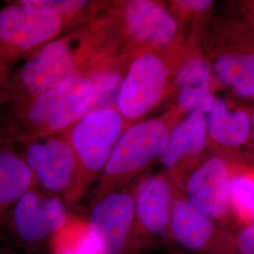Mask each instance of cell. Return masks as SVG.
Returning a JSON list of instances; mask_svg holds the SVG:
<instances>
[{"label": "cell", "instance_id": "6da1fadb", "mask_svg": "<svg viewBox=\"0 0 254 254\" xmlns=\"http://www.w3.org/2000/svg\"><path fill=\"white\" fill-rule=\"evenodd\" d=\"M124 39L110 1L83 26L58 37L12 67L1 82L3 105L34 97L118 53Z\"/></svg>", "mask_w": 254, "mask_h": 254}, {"label": "cell", "instance_id": "7a4b0ae2", "mask_svg": "<svg viewBox=\"0 0 254 254\" xmlns=\"http://www.w3.org/2000/svg\"><path fill=\"white\" fill-rule=\"evenodd\" d=\"M94 89L84 74L53 89L0 107V138L13 143L67 131L93 109Z\"/></svg>", "mask_w": 254, "mask_h": 254}, {"label": "cell", "instance_id": "3957f363", "mask_svg": "<svg viewBox=\"0 0 254 254\" xmlns=\"http://www.w3.org/2000/svg\"><path fill=\"white\" fill-rule=\"evenodd\" d=\"M195 42L196 35L191 34L178 44L146 50L131 61L115 98L116 109L131 125L173 97L178 73Z\"/></svg>", "mask_w": 254, "mask_h": 254}, {"label": "cell", "instance_id": "277c9868", "mask_svg": "<svg viewBox=\"0 0 254 254\" xmlns=\"http://www.w3.org/2000/svg\"><path fill=\"white\" fill-rule=\"evenodd\" d=\"M186 115L170 106L161 115L145 118L127 127L119 137L92 190L96 201L111 192L125 189L164 154L170 135Z\"/></svg>", "mask_w": 254, "mask_h": 254}, {"label": "cell", "instance_id": "5b68a950", "mask_svg": "<svg viewBox=\"0 0 254 254\" xmlns=\"http://www.w3.org/2000/svg\"><path fill=\"white\" fill-rule=\"evenodd\" d=\"M130 125L115 106H109L89 111L69 129L76 178L64 200L68 208L77 204L98 180L119 137Z\"/></svg>", "mask_w": 254, "mask_h": 254}, {"label": "cell", "instance_id": "8992f818", "mask_svg": "<svg viewBox=\"0 0 254 254\" xmlns=\"http://www.w3.org/2000/svg\"><path fill=\"white\" fill-rule=\"evenodd\" d=\"M0 7V77L41 47L73 29L52 10L38 9L20 0Z\"/></svg>", "mask_w": 254, "mask_h": 254}, {"label": "cell", "instance_id": "52a82bcc", "mask_svg": "<svg viewBox=\"0 0 254 254\" xmlns=\"http://www.w3.org/2000/svg\"><path fill=\"white\" fill-rule=\"evenodd\" d=\"M123 34L119 53L132 59L146 50L185 41V27L168 2L155 0L110 1Z\"/></svg>", "mask_w": 254, "mask_h": 254}, {"label": "cell", "instance_id": "ba28073f", "mask_svg": "<svg viewBox=\"0 0 254 254\" xmlns=\"http://www.w3.org/2000/svg\"><path fill=\"white\" fill-rule=\"evenodd\" d=\"M202 49L217 86L227 87L238 97L254 100V27L232 21L214 31Z\"/></svg>", "mask_w": 254, "mask_h": 254}, {"label": "cell", "instance_id": "9c48e42d", "mask_svg": "<svg viewBox=\"0 0 254 254\" xmlns=\"http://www.w3.org/2000/svg\"><path fill=\"white\" fill-rule=\"evenodd\" d=\"M243 154L210 149L186 182L183 194L219 225L234 230L230 187L234 165Z\"/></svg>", "mask_w": 254, "mask_h": 254}, {"label": "cell", "instance_id": "30bf717a", "mask_svg": "<svg viewBox=\"0 0 254 254\" xmlns=\"http://www.w3.org/2000/svg\"><path fill=\"white\" fill-rule=\"evenodd\" d=\"M15 144L37 185L64 201L66 200L76 178V160L69 129Z\"/></svg>", "mask_w": 254, "mask_h": 254}, {"label": "cell", "instance_id": "8fae6325", "mask_svg": "<svg viewBox=\"0 0 254 254\" xmlns=\"http://www.w3.org/2000/svg\"><path fill=\"white\" fill-rule=\"evenodd\" d=\"M175 189L163 173L145 176L133 190L134 223L127 254H142L169 237Z\"/></svg>", "mask_w": 254, "mask_h": 254}, {"label": "cell", "instance_id": "7c38bea8", "mask_svg": "<svg viewBox=\"0 0 254 254\" xmlns=\"http://www.w3.org/2000/svg\"><path fill=\"white\" fill-rule=\"evenodd\" d=\"M69 215L61 197L35 184L13 205L5 227H9L18 244L33 249L63 227Z\"/></svg>", "mask_w": 254, "mask_h": 254}, {"label": "cell", "instance_id": "4fadbf2b", "mask_svg": "<svg viewBox=\"0 0 254 254\" xmlns=\"http://www.w3.org/2000/svg\"><path fill=\"white\" fill-rule=\"evenodd\" d=\"M205 114L195 111L173 128L167 148L160 157L166 177L183 193L186 182L208 151Z\"/></svg>", "mask_w": 254, "mask_h": 254}, {"label": "cell", "instance_id": "5bb4252c", "mask_svg": "<svg viewBox=\"0 0 254 254\" xmlns=\"http://www.w3.org/2000/svg\"><path fill=\"white\" fill-rule=\"evenodd\" d=\"M233 231L219 225L175 190L169 237L195 254H220Z\"/></svg>", "mask_w": 254, "mask_h": 254}, {"label": "cell", "instance_id": "9a60e30c", "mask_svg": "<svg viewBox=\"0 0 254 254\" xmlns=\"http://www.w3.org/2000/svg\"><path fill=\"white\" fill-rule=\"evenodd\" d=\"M88 222L103 254H127L134 223L133 190L123 189L94 201Z\"/></svg>", "mask_w": 254, "mask_h": 254}, {"label": "cell", "instance_id": "2e32d148", "mask_svg": "<svg viewBox=\"0 0 254 254\" xmlns=\"http://www.w3.org/2000/svg\"><path fill=\"white\" fill-rule=\"evenodd\" d=\"M215 90L211 66L196 36V42L177 75L171 106L186 116L195 111L206 114L217 99Z\"/></svg>", "mask_w": 254, "mask_h": 254}, {"label": "cell", "instance_id": "e0dca14e", "mask_svg": "<svg viewBox=\"0 0 254 254\" xmlns=\"http://www.w3.org/2000/svg\"><path fill=\"white\" fill-rule=\"evenodd\" d=\"M252 112L217 98L205 114L210 149L240 153L242 147H248L252 135Z\"/></svg>", "mask_w": 254, "mask_h": 254}, {"label": "cell", "instance_id": "ac0fdd59", "mask_svg": "<svg viewBox=\"0 0 254 254\" xmlns=\"http://www.w3.org/2000/svg\"><path fill=\"white\" fill-rule=\"evenodd\" d=\"M35 184L16 144L0 138V232L13 205Z\"/></svg>", "mask_w": 254, "mask_h": 254}, {"label": "cell", "instance_id": "d6986e66", "mask_svg": "<svg viewBox=\"0 0 254 254\" xmlns=\"http://www.w3.org/2000/svg\"><path fill=\"white\" fill-rule=\"evenodd\" d=\"M51 254H103L88 219L70 214L65 224L48 239Z\"/></svg>", "mask_w": 254, "mask_h": 254}, {"label": "cell", "instance_id": "ffe728a7", "mask_svg": "<svg viewBox=\"0 0 254 254\" xmlns=\"http://www.w3.org/2000/svg\"><path fill=\"white\" fill-rule=\"evenodd\" d=\"M234 224L244 227L254 222V166L241 155L234 165L230 187Z\"/></svg>", "mask_w": 254, "mask_h": 254}, {"label": "cell", "instance_id": "44dd1931", "mask_svg": "<svg viewBox=\"0 0 254 254\" xmlns=\"http://www.w3.org/2000/svg\"><path fill=\"white\" fill-rule=\"evenodd\" d=\"M132 60V58L118 52L96 64L84 74L91 80L94 89L93 109L109 107V98L113 97L115 101Z\"/></svg>", "mask_w": 254, "mask_h": 254}, {"label": "cell", "instance_id": "7402d4cb", "mask_svg": "<svg viewBox=\"0 0 254 254\" xmlns=\"http://www.w3.org/2000/svg\"><path fill=\"white\" fill-rule=\"evenodd\" d=\"M168 5L185 27L186 21L200 19L209 12L215 5V2L212 0H173L169 1Z\"/></svg>", "mask_w": 254, "mask_h": 254}, {"label": "cell", "instance_id": "603a6c76", "mask_svg": "<svg viewBox=\"0 0 254 254\" xmlns=\"http://www.w3.org/2000/svg\"><path fill=\"white\" fill-rule=\"evenodd\" d=\"M220 254H254V222L233 231Z\"/></svg>", "mask_w": 254, "mask_h": 254}, {"label": "cell", "instance_id": "cb8c5ba5", "mask_svg": "<svg viewBox=\"0 0 254 254\" xmlns=\"http://www.w3.org/2000/svg\"><path fill=\"white\" fill-rule=\"evenodd\" d=\"M245 158L250 163L253 164L254 166V109L252 112V135H251L250 143L247 148Z\"/></svg>", "mask_w": 254, "mask_h": 254}, {"label": "cell", "instance_id": "d4e9b609", "mask_svg": "<svg viewBox=\"0 0 254 254\" xmlns=\"http://www.w3.org/2000/svg\"><path fill=\"white\" fill-rule=\"evenodd\" d=\"M240 6L245 13L246 19L249 21V25L254 27V1L240 2Z\"/></svg>", "mask_w": 254, "mask_h": 254}, {"label": "cell", "instance_id": "484cf974", "mask_svg": "<svg viewBox=\"0 0 254 254\" xmlns=\"http://www.w3.org/2000/svg\"><path fill=\"white\" fill-rule=\"evenodd\" d=\"M3 77H4V76H3ZM3 77H0V107L3 105V99H2V95H1V82H2Z\"/></svg>", "mask_w": 254, "mask_h": 254}]
</instances>
